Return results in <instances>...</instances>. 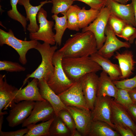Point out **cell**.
Returning <instances> with one entry per match:
<instances>
[{
    "label": "cell",
    "instance_id": "6da1fadb",
    "mask_svg": "<svg viewBox=\"0 0 136 136\" xmlns=\"http://www.w3.org/2000/svg\"><path fill=\"white\" fill-rule=\"evenodd\" d=\"M59 50L63 57L68 58L90 56L98 51L94 35L89 31L72 35Z\"/></svg>",
    "mask_w": 136,
    "mask_h": 136
},
{
    "label": "cell",
    "instance_id": "7a4b0ae2",
    "mask_svg": "<svg viewBox=\"0 0 136 136\" xmlns=\"http://www.w3.org/2000/svg\"><path fill=\"white\" fill-rule=\"evenodd\" d=\"M62 65L67 77L75 82L87 74L102 70L101 66L90 56L63 57Z\"/></svg>",
    "mask_w": 136,
    "mask_h": 136
},
{
    "label": "cell",
    "instance_id": "3957f363",
    "mask_svg": "<svg viewBox=\"0 0 136 136\" xmlns=\"http://www.w3.org/2000/svg\"><path fill=\"white\" fill-rule=\"evenodd\" d=\"M51 45L46 43L41 44L38 42L35 49L38 51L41 55V63L33 72L27 75L21 88L30 78H35L38 80L44 79L47 81L53 75L55 67L52 62V58L58 48L57 44L52 46Z\"/></svg>",
    "mask_w": 136,
    "mask_h": 136
},
{
    "label": "cell",
    "instance_id": "277c9868",
    "mask_svg": "<svg viewBox=\"0 0 136 136\" xmlns=\"http://www.w3.org/2000/svg\"><path fill=\"white\" fill-rule=\"evenodd\" d=\"M63 58L62 53L59 50L55 52L52 58L54 72L46 81L50 88L58 95L68 89L75 82L67 77L64 71L61 63Z\"/></svg>",
    "mask_w": 136,
    "mask_h": 136
},
{
    "label": "cell",
    "instance_id": "5b68a950",
    "mask_svg": "<svg viewBox=\"0 0 136 136\" xmlns=\"http://www.w3.org/2000/svg\"><path fill=\"white\" fill-rule=\"evenodd\" d=\"M38 42L35 40L26 41L19 39L15 36L11 29H9L8 32L0 29V46L6 44L14 49L18 54L19 61L22 64L27 63L26 55L28 51L35 49Z\"/></svg>",
    "mask_w": 136,
    "mask_h": 136
},
{
    "label": "cell",
    "instance_id": "8992f818",
    "mask_svg": "<svg viewBox=\"0 0 136 136\" xmlns=\"http://www.w3.org/2000/svg\"><path fill=\"white\" fill-rule=\"evenodd\" d=\"M47 13L41 8L37 16V20L39 24V28L36 32L30 33L29 39L32 40H41L51 45L56 43L54 39L55 34L52 30L54 22L47 19Z\"/></svg>",
    "mask_w": 136,
    "mask_h": 136
},
{
    "label": "cell",
    "instance_id": "52a82bcc",
    "mask_svg": "<svg viewBox=\"0 0 136 136\" xmlns=\"http://www.w3.org/2000/svg\"><path fill=\"white\" fill-rule=\"evenodd\" d=\"M111 14L109 8L105 6L100 11L96 18L87 26L82 29V32L89 31L94 34L98 50L103 45L106 39L105 31Z\"/></svg>",
    "mask_w": 136,
    "mask_h": 136
},
{
    "label": "cell",
    "instance_id": "ba28073f",
    "mask_svg": "<svg viewBox=\"0 0 136 136\" xmlns=\"http://www.w3.org/2000/svg\"><path fill=\"white\" fill-rule=\"evenodd\" d=\"M55 115L53 108L47 101H36L30 115L22 124V127L46 121Z\"/></svg>",
    "mask_w": 136,
    "mask_h": 136
},
{
    "label": "cell",
    "instance_id": "9c48e42d",
    "mask_svg": "<svg viewBox=\"0 0 136 136\" xmlns=\"http://www.w3.org/2000/svg\"><path fill=\"white\" fill-rule=\"evenodd\" d=\"M58 95L66 106H73L90 110L87 106L79 80L75 82L70 88Z\"/></svg>",
    "mask_w": 136,
    "mask_h": 136
},
{
    "label": "cell",
    "instance_id": "30bf717a",
    "mask_svg": "<svg viewBox=\"0 0 136 136\" xmlns=\"http://www.w3.org/2000/svg\"><path fill=\"white\" fill-rule=\"evenodd\" d=\"M35 103L23 100L16 104L11 108L6 118L9 126L14 127L22 124L30 115Z\"/></svg>",
    "mask_w": 136,
    "mask_h": 136
},
{
    "label": "cell",
    "instance_id": "8fae6325",
    "mask_svg": "<svg viewBox=\"0 0 136 136\" xmlns=\"http://www.w3.org/2000/svg\"><path fill=\"white\" fill-rule=\"evenodd\" d=\"M112 99L111 97L108 96H97L91 114L92 121L104 122L115 129L111 120Z\"/></svg>",
    "mask_w": 136,
    "mask_h": 136
},
{
    "label": "cell",
    "instance_id": "7c38bea8",
    "mask_svg": "<svg viewBox=\"0 0 136 136\" xmlns=\"http://www.w3.org/2000/svg\"><path fill=\"white\" fill-rule=\"evenodd\" d=\"M99 76L96 73H88L79 79L87 106L91 111L94 109L97 97Z\"/></svg>",
    "mask_w": 136,
    "mask_h": 136
},
{
    "label": "cell",
    "instance_id": "4fadbf2b",
    "mask_svg": "<svg viewBox=\"0 0 136 136\" xmlns=\"http://www.w3.org/2000/svg\"><path fill=\"white\" fill-rule=\"evenodd\" d=\"M106 36V41L102 47L98 50L97 52L103 56L110 58L114 53L120 48L125 47L129 48L131 44L127 41L122 42L116 37L111 26L108 24L105 31Z\"/></svg>",
    "mask_w": 136,
    "mask_h": 136
},
{
    "label": "cell",
    "instance_id": "5bb4252c",
    "mask_svg": "<svg viewBox=\"0 0 136 136\" xmlns=\"http://www.w3.org/2000/svg\"><path fill=\"white\" fill-rule=\"evenodd\" d=\"M67 107L73 118L76 129L82 136H88L92 121L91 111L73 106Z\"/></svg>",
    "mask_w": 136,
    "mask_h": 136
},
{
    "label": "cell",
    "instance_id": "9a60e30c",
    "mask_svg": "<svg viewBox=\"0 0 136 136\" xmlns=\"http://www.w3.org/2000/svg\"><path fill=\"white\" fill-rule=\"evenodd\" d=\"M17 88L7 83L5 75L0 74V116L8 114L6 110L12 108L15 102V92Z\"/></svg>",
    "mask_w": 136,
    "mask_h": 136
},
{
    "label": "cell",
    "instance_id": "2e32d148",
    "mask_svg": "<svg viewBox=\"0 0 136 136\" xmlns=\"http://www.w3.org/2000/svg\"><path fill=\"white\" fill-rule=\"evenodd\" d=\"M112 121L114 124L127 127L136 136V124L124 106L117 103L114 99L111 100Z\"/></svg>",
    "mask_w": 136,
    "mask_h": 136
},
{
    "label": "cell",
    "instance_id": "e0dca14e",
    "mask_svg": "<svg viewBox=\"0 0 136 136\" xmlns=\"http://www.w3.org/2000/svg\"><path fill=\"white\" fill-rule=\"evenodd\" d=\"M106 6L109 8L111 14L127 24L135 27L133 10L131 3L124 5L113 0H106Z\"/></svg>",
    "mask_w": 136,
    "mask_h": 136
},
{
    "label": "cell",
    "instance_id": "ac0fdd59",
    "mask_svg": "<svg viewBox=\"0 0 136 136\" xmlns=\"http://www.w3.org/2000/svg\"><path fill=\"white\" fill-rule=\"evenodd\" d=\"M38 80L33 78L23 89L17 88L15 92L14 100L16 103L23 100L44 101L46 100L41 96L38 87Z\"/></svg>",
    "mask_w": 136,
    "mask_h": 136
},
{
    "label": "cell",
    "instance_id": "d6986e66",
    "mask_svg": "<svg viewBox=\"0 0 136 136\" xmlns=\"http://www.w3.org/2000/svg\"><path fill=\"white\" fill-rule=\"evenodd\" d=\"M38 86L41 96L51 105L56 116H58L61 110H67V106L63 103L58 95L50 88L44 79L38 80Z\"/></svg>",
    "mask_w": 136,
    "mask_h": 136
},
{
    "label": "cell",
    "instance_id": "ffe728a7",
    "mask_svg": "<svg viewBox=\"0 0 136 136\" xmlns=\"http://www.w3.org/2000/svg\"><path fill=\"white\" fill-rule=\"evenodd\" d=\"M31 0H18V4L24 6L26 12L27 21H29L27 28V30L30 33H34L37 31L39 28L36 20L38 12L44 5L47 3H52V1L46 0L41 2L38 6H34L30 4Z\"/></svg>",
    "mask_w": 136,
    "mask_h": 136
},
{
    "label": "cell",
    "instance_id": "44dd1931",
    "mask_svg": "<svg viewBox=\"0 0 136 136\" xmlns=\"http://www.w3.org/2000/svg\"><path fill=\"white\" fill-rule=\"evenodd\" d=\"M114 56L118 61L122 74L121 79L128 78L132 74L136 61L131 51L126 50L121 53L117 52Z\"/></svg>",
    "mask_w": 136,
    "mask_h": 136
},
{
    "label": "cell",
    "instance_id": "7402d4cb",
    "mask_svg": "<svg viewBox=\"0 0 136 136\" xmlns=\"http://www.w3.org/2000/svg\"><path fill=\"white\" fill-rule=\"evenodd\" d=\"M91 59L99 64L113 81L121 80L122 74L119 65L113 63L109 59L97 52L91 55Z\"/></svg>",
    "mask_w": 136,
    "mask_h": 136
},
{
    "label": "cell",
    "instance_id": "603a6c76",
    "mask_svg": "<svg viewBox=\"0 0 136 136\" xmlns=\"http://www.w3.org/2000/svg\"><path fill=\"white\" fill-rule=\"evenodd\" d=\"M118 88L108 74L102 70L99 77L97 96H108L116 99Z\"/></svg>",
    "mask_w": 136,
    "mask_h": 136
},
{
    "label": "cell",
    "instance_id": "cb8c5ba5",
    "mask_svg": "<svg viewBox=\"0 0 136 136\" xmlns=\"http://www.w3.org/2000/svg\"><path fill=\"white\" fill-rule=\"evenodd\" d=\"M107 123L99 121H92L88 136H121Z\"/></svg>",
    "mask_w": 136,
    "mask_h": 136
},
{
    "label": "cell",
    "instance_id": "d4e9b609",
    "mask_svg": "<svg viewBox=\"0 0 136 136\" xmlns=\"http://www.w3.org/2000/svg\"><path fill=\"white\" fill-rule=\"evenodd\" d=\"M66 13L61 14L63 16L59 17L57 15H53L52 17L55 21L54 29L56 31L54 39L56 44L60 46L64 33L67 28V21Z\"/></svg>",
    "mask_w": 136,
    "mask_h": 136
},
{
    "label": "cell",
    "instance_id": "484cf974",
    "mask_svg": "<svg viewBox=\"0 0 136 136\" xmlns=\"http://www.w3.org/2000/svg\"><path fill=\"white\" fill-rule=\"evenodd\" d=\"M100 11L92 8L87 10L85 7L80 8L78 12L80 29L86 27L93 22L97 16Z\"/></svg>",
    "mask_w": 136,
    "mask_h": 136
},
{
    "label": "cell",
    "instance_id": "4316f807",
    "mask_svg": "<svg viewBox=\"0 0 136 136\" xmlns=\"http://www.w3.org/2000/svg\"><path fill=\"white\" fill-rule=\"evenodd\" d=\"M54 117L37 124H35L27 126L26 127L28 128L29 130L24 136H50L49 128Z\"/></svg>",
    "mask_w": 136,
    "mask_h": 136
},
{
    "label": "cell",
    "instance_id": "83f0119b",
    "mask_svg": "<svg viewBox=\"0 0 136 136\" xmlns=\"http://www.w3.org/2000/svg\"><path fill=\"white\" fill-rule=\"evenodd\" d=\"M49 133L51 136H71V133L61 119L56 115L50 125Z\"/></svg>",
    "mask_w": 136,
    "mask_h": 136
},
{
    "label": "cell",
    "instance_id": "f1b7e54d",
    "mask_svg": "<svg viewBox=\"0 0 136 136\" xmlns=\"http://www.w3.org/2000/svg\"><path fill=\"white\" fill-rule=\"evenodd\" d=\"M80 8L77 5H72L66 12L67 28L69 30L79 31L80 29L78 12Z\"/></svg>",
    "mask_w": 136,
    "mask_h": 136
},
{
    "label": "cell",
    "instance_id": "f546056e",
    "mask_svg": "<svg viewBox=\"0 0 136 136\" xmlns=\"http://www.w3.org/2000/svg\"><path fill=\"white\" fill-rule=\"evenodd\" d=\"M18 1V0H10L12 8L7 11V14L10 18L20 23L24 30L25 32L27 21L26 17L22 15L17 10V6Z\"/></svg>",
    "mask_w": 136,
    "mask_h": 136
},
{
    "label": "cell",
    "instance_id": "4dcf8cb0",
    "mask_svg": "<svg viewBox=\"0 0 136 136\" xmlns=\"http://www.w3.org/2000/svg\"><path fill=\"white\" fill-rule=\"evenodd\" d=\"M53 6L51 12L54 15H57L66 13L72 6L74 1L73 0H51Z\"/></svg>",
    "mask_w": 136,
    "mask_h": 136
},
{
    "label": "cell",
    "instance_id": "1f68e13d",
    "mask_svg": "<svg viewBox=\"0 0 136 136\" xmlns=\"http://www.w3.org/2000/svg\"><path fill=\"white\" fill-rule=\"evenodd\" d=\"M108 24L111 26L116 36H118L124 27L127 24L125 22L111 13Z\"/></svg>",
    "mask_w": 136,
    "mask_h": 136
},
{
    "label": "cell",
    "instance_id": "d6a6232c",
    "mask_svg": "<svg viewBox=\"0 0 136 136\" xmlns=\"http://www.w3.org/2000/svg\"><path fill=\"white\" fill-rule=\"evenodd\" d=\"M25 68L18 63L6 60L0 61V71L10 72H20L25 70Z\"/></svg>",
    "mask_w": 136,
    "mask_h": 136
},
{
    "label": "cell",
    "instance_id": "836d02e7",
    "mask_svg": "<svg viewBox=\"0 0 136 136\" xmlns=\"http://www.w3.org/2000/svg\"><path fill=\"white\" fill-rule=\"evenodd\" d=\"M58 116L61 119L71 133L76 129L73 118L67 110H61Z\"/></svg>",
    "mask_w": 136,
    "mask_h": 136
},
{
    "label": "cell",
    "instance_id": "e575fe53",
    "mask_svg": "<svg viewBox=\"0 0 136 136\" xmlns=\"http://www.w3.org/2000/svg\"><path fill=\"white\" fill-rule=\"evenodd\" d=\"M118 88L128 90L136 88V75L133 78L113 81Z\"/></svg>",
    "mask_w": 136,
    "mask_h": 136
},
{
    "label": "cell",
    "instance_id": "d590c367",
    "mask_svg": "<svg viewBox=\"0 0 136 136\" xmlns=\"http://www.w3.org/2000/svg\"><path fill=\"white\" fill-rule=\"evenodd\" d=\"M114 99L117 103L123 106L134 102L127 90L120 88H118L116 98Z\"/></svg>",
    "mask_w": 136,
    "mask_h": 136
},
{
    "label": "cell",
    "instance_id": "8d00e7d4",
    "mask_svg": "<svg viewBox=\"0 0 136 136\" xmlns=\"http://www.w3.org/2000/svg\"><path fill=\"white\" fill-rule=\"evenodd\" d=\"M135 35L136 28L132 25L127 24L124 27L118 37L128 41L131 37Z\"/></svg>",
    "mask_w": 136,
    "mask_h": 136
},
{
    "label": "cell",
    "instance_id": "74e56055",
    "mask_svg": "<svg viewBox=\"0 0 136 136\" xmlns=\"http://www.w3.org/2000/svg\"><path fill=\"white\" fill-rule=\"evenodd\" d=\"M78 1L85 3L90 7L99 11L106 6V0H73Z\"/></svg>",
    "mask_w": 136,
    "mask_h": 136
},
{
    "label": "cell",
    "instance_id": "f35d334b",
    "mask_svg": "<svg viewBox=\"0 0 136 136\" xmlns=\"http://www.w3.org/2000/svg\"><path fill=\"white\" fill-rule=\"evenodd\" d=\"M115 129L121 136H134V134L129 127L119 124H114Z\"/></svg>",
    "mask_w": 136,
    "mask_h": 136
},
{
    "label": "cell",
    "instance_id": "ab89813d",
    "mask_svg": "<svg viewBox=\"0 0 136 136\" xmlns=\"http://www.w3.org/2000/svg\"><path fill=\"white\" fill-rule=\"evenodd\" d=\"M29 128L27 127L24 129H19L15 131L0 132V136H24L28 131Z\"/></svg>",
    "mask_w": 136,
    "mask_h": 136
},
{
    "label": "cell",
    "instance_id": "60d3db41",
    "mask_svg": "<svg viewBox=\"0 0 136 136\" xmlns=\"http://www.w3.org/2000/svg\"><path fill=\"white\" fill-rule=\"evenodd\" d=\"M124 107L136 124V102H134Z\"/></svg>",
    "mask_w": 136,
    "mask_h": 136
},
{
    "label": "cell",
    "instance_id": "b9f144b4",
    "mask_svg": "<svg viewBox=\"0 0 136 136\" xmlns=\"http://www.w3.org/2000/svg\"><path fill=\"white\" fill-rule=\"evenodd\" d=\"M127 91L133 101L136 102V88Z\"/></svg>",
    "mask_w": 136,
    "mask_h": 136
},
{
    "label": "cell",
    "instance_id": "7bdbcfd3",
    "mask_svg": "<svg viewBox=\"0 0 136 136\" xmlns=\"http://www.w3.org/2000/svg\"><path fill=\"white\" fill-rule=\"evenodd\" d=\"M131 1L133 7L135 27H136V0Z\"/></svg>",
    "mask_w": 136,
    "mask_h": 136
},
{
    "label": "cell",
    "instance_id": "ee69618b",
    "mask_svg": "<svg viewBox=\"0 0 136 136\" xmlns=\"http://www.w3.org/2000/svg\"><path fill=\"white\" fill-rule=\"evenodd\" d=\"M81 134L76 129L71 133V136H82Z\"/></svg>",
    "mask_w": 136,
    "mask_h": 136
},
{
    "label": "cell",
    "instance_id": "f6af8a7d",
    "mask_svg": "<svg viewBox=\"0 0 136 136\" xmlns=\"http://www.w3.org/2000/svg\"><path fill=\"white\" fill-rule=\"evenodd\" d=\"M117 2L124 5L126 4L128 1L130 0H113Z\"/></svg>",
    "mask_w": 136,
    "mask_h": 136
},
{
    "label": "cell",
    "instance_id": "bcb514c9",
    "mask_svg": "<svg viewBox=\"0 0 136 136\" xmlns=\"http://www.w3.org/2000/svg\"><path fill=\"white\" fill-rule=\"evenodd\" d=\"M136 38V35L131 37L129 40V42L130 44H132L135 39Z\"/></svg>",
    "mask_w": 136,
    "mask_h": 136
},
{
    "label": "cell",
    "instance_id": "7dc6e473",
    "mask_svg": "<svg viewBox=\"0 0 136 136\" xmlns=\"http://www.w3.org/2000/svg\"><path fill=\"white\" fill-rule=\"evenodd\" d=\"M135 44H136V40L135 42Z\"/></svg>",
    "mask_w": 136,
    "mask_h": 136
}]
</instances>
